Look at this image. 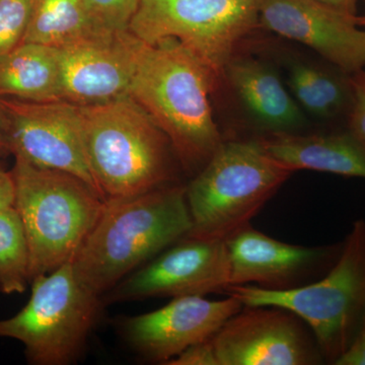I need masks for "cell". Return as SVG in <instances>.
<instances>
[{
    "label": "cell",
    "mask_w": 365,
    "mask_h": 365,
    "mask_svg": "<svg viewBox=\"0 0 365 365\" xmlns=\"http://www.w3.org/2000/svg\"><path fill=\"white\" fill-rule=\"evenodd\" d=\"M356 20L357 25L365 30V14L364 16H357Z\"/></svg>",
    "instance_id": "f1b7e54d"
},
{
    "label": "cell",
    "mask_w": 365,
    "mask_h": 365,
    "mask_svg": "<svg viewBox=\"0 0 365 365\" xmlns=\"http://www.w3.org/2000/svg\"><path fill=\"white\" fill-rule=\"evenodd\" d=\"M31 282L32 294L25 307L0 319V338L23 343L30 364H74L97 324L102 297L78 280L71 262Z\"/></svg>",
    "instance_id": "52a82bcc"
},
{
    "label": "cell",
    "mask_w": 365,
    "mask_h": 365,
    "mask_svg": "<svg viewBox=\"0 0 365 365\" xmlns=\"http://www.w3.org/2000/svg\"><path fill=\"white\" fill-rule=\"evenodd\" d=\"M242 307L232 295L222 300L174 297L160 309L123 319L122 335L144 359L167 364L187 348L210 340Z\"/></svg>",
    "instance_id": "5bb4252c"
},
{
    "label": "cell",
    "mask_w": 365,
    "mask_h": 365,
    "mask_svg": "<svg viewBox=\"0 0 365 365\" xmlns=\"http://www.w3.org/2000/svg\"><path fill=\"white\" fill-rule=\"evenodd\" d=\"M192 230L186 186L168 185L131 197L107 199L71 265L98 297L153 260Z\"/></svg>",
    "instance_id": "7a4b0ae2"
},
{
    "label": "cell",
    "mask_w": 365,
    "mask_h": 365,
    "mask_svg": "<svg viewBox=\"0 0 365 365\" xmlns=\"http://www.w3.org/2000/svg\"><path fill=\"white\" fill-rule=\"evenodd\" d=\"M167 364L218 365V362L210 339L187 348L175 359H170Z\"/></svg>",
    "instance_id": "d4e9b609"
},
{
    "label": "cell",
    "mask_w": 365,
    "mask_h": 365,
    "mask_svg": "<svg viewBox=\"0 0 365 365\" xmlns=\"http://www.w3.org/2000/svg\"><path fill=\"white\" fill-rule=\"evenodd\" d=\"M218 365H312L325 362L313 333L279 307L244 306L211 338Z\"/></svg>",
    "instance_id": "30bf717a"
},
{
    "label": "cell",
    "mask_w": 365,
    "mask_h": 365,
    "mask_svg": "<svg viewBox=\"0 0 365 365\" xmlns=\"http://www.w3.org/2000/svg\"><path fill=\"white\" fill-rule=\"evenodd\" d=\"M113 33L85 0H34L23 42L59 49Z\"/></svg>",
    "instance_id": "d6986e66"
},
{
    "label": "cell",
    "mask_w": 365,
    "mask_h": 365,
    "mask_svg": "<svg viewBox=\"0 0 365 365\" xmlns=\"http://www.w3.org/2000/svg\"><path fill=\"white\" fill-rule=\"evenodd\" d=\"M230 263V285H255L268 290L302 287L325 275L339 257L342 242L334 246L287 244L252 227L225 240Z\"/></svg>",
    "instance_id": "4fadbf2b"
},
{
    "label": "cell",
    "mask_w": 365,
    "mask_h": 365,
    "mask_svg": "<svg viewBox=\"0 0 365 365\" xmlns=\"http://www.w3.org/2000/svg\"><path fill=\"white\" fill-rule=\"evenodd\" d=\"M0 124L6 150L14 157L73 175L100 194L86 160L78 105L0 98Z\"/></svg>",
    "instance_id": "9c48e42d"
},
{
    "label": "cell",
    "mask_w": 365,
    "mask_h": 365,
    "mask_svg": "<svg viewBox=\"0 0 365 365\" xmlns=\"http://www.w3.org/2000/svg\"><path fill=\"white\" fill-rule=\"evenodd\" d=\"M14 204V182L11 172H6L0 165V210Z\"/></svg>",
    "instance_id": "4316f807"
},
{
    "label": "cell",
    "mask_w": 365,
    "mask_h": 365,
    "mask_svg": "<svg viewBox=\"0 0 365 365\" xmlns=\"http://www.w3.org/2000/svg\"><path fill=\"white\" fill-rule=\"evenodd\" d=\"M259 23L281 37L306 45L343 73L365 68V30L357 14L319 0H257Z\"/></svg>",
    "instance_id": "7c38bea8"
},
{
    "label": "cell",
    "mask_w": 365,
    "mask_h": 365,
    "mask_svg": "<svg viewBox=\"0 0 365 365\" xmlns=\"http://www.w3.org/2000/svg\"><path fill=\"white\" fill-rule=\"evenodd\" d=\"M79 109L86 160L105 200L169 185L174 150L133 98L126 95Z\"/></svg>",
    "instance_id": "3957f363"
},
{
    "label": "cell",
    "mask_w": 365,
    "mask_h": 365,
    "mask_svg": "<svg viewBox=\"0 0 365 365\" xmlns=\"http://www.w3.org/2000/svg\"><path fill=\"white\" fill-rule=\"evenodd\" d=\"M335 365H365V314L351 345Z\"/></svg>",
    "instance_id": "484cf974"
},
{
    "label": "cell",
    "mask_w": 365,
    "mask_h": 365,
    "mask_svg": "<svg viewBox=\"0 0 365 365\" xmlns=\"http://www.w3.org/2000/svg\"><path fill=\"white\" fill-rule=\"evenodd\" d=\"M346 14H356L357 0H319Z\"/></svg>",
    "instance_id": "83f0119b"
},
{
    "label": "cell",
    "mask_w": 365,
    "mask_h": 365,
    "mask_svg": "<svg viewBox=\"0 0 365 365\" xmlns=\"http://www.w3.org/2000/svg\"><path fill=\"white\" fill-rule=\"evenodd\" d=\"M217 81L175 38L139 45L128 96L165 134L186 170L200 172L223 141L209 98Z\"/></svg>",
    "instance_id": "6da1fadb"
},
{
    "label": "cell",
    "mask_w": 365,
    "mask_h": 365,
    "mask_svg": "<svg viewBox=\"0 0 365 365\" xmlns=\"http://www.w3.org/2000/svg\"><path fill=\"white\" fill-rule=\"evenodd\" d=\"M34 0H0V56L23 43Z\"/></svg>",
    "instance_id": "7402d4cb"
},
{
    "label": "cell",
    "mask_w": 365,
    "mask_h": 365,
    "mask_svg": "<svg viewBox=\"0 0 365 365\" xmlns=\"http://www.w3.org/2000/svg\"><path fill=\"white\" fill-rule=\"evenodd\" d=\"M288 86L304 111L322 119L349 112L352 102L349 74L340 78L319 67L294 62L288 68Z\"/></svg>",
    "instance_id": "ffe728a7"
},
{
    "label": "cell",
    "mask_w": 365,
    "mask_h": 365,
    "mask_svg": "<svg viewBox=\"0 0 365 365\" xmlns=\"http://www.w3.org/2000/svg\"><path fill=\"white\" fill-rule=\"evenodd\" d=\"M223 76L245 112L266 133L294 132L306 123L302 108L266 62L235 54Z\"/></svg>",
    "instance_id": "2e32d148"
},
{
    "label": "cell",
    "mask_w": 365,
    "mask_h": 365,
    "mask_svg": "<svg viewBox=\"0 0 365 365\" xmlns=\"http://www.w3.org/2000/svg\"><path fill=\"white\" fill-rule=\"evenodd\" d=\"M294 173L258 139L222 141L186 186L192 218L187 237L225 241L250 225Z\"/></svg>",
    "instance_id": "8992f818"
},
{
    "label": "cell",
    "mask_w": 365,
    "mask_h": 365,
    "mask_svg": "<svg viewBox=\"0 0 365 365\" xmlns=\"http://www.w3.org/2000/svg\"><path fill=\"white\" fill-rule=\"evenodd\" d=\"M352 102L348 112V129L365 143V68L349 74Z\"/></svg>",
    "instance_id": "cb8c5ba5"
},
{
    "label": "cell",
    "mask_w": 365,
    "mask_h": 365,
    "mask_svg": "<svg viewBox=\"0 0 365 365\" xmlns=\"http://www.w3.org/2000/svg\"><path fill=\"white\" fill-rule=\"evenodd\" d=\"M0 98L30 102L62 101L58 49L23 42L1 55Z\"/></svg>",
    "instance_id": "ac0fdd59"
},
{
    "label": "cell",
    "mask_w": 365,
    "mask_h": 365,
    "mask_svg": "<svg viewBox=\"0 0 365 365\" xmlns=\"http://www.w3.org/2000/svg\"><path fill=\"white\" fill-rule=\"evenodd\" d=\"M230 263L222 240L186 237L129 274L104 297L109 302L225 292Z\"/></svg>",
    "instance_id": "8fae6325"
},
{
    "label": "cell",
    "mask_w": 365,
    "mask_h": 365,
    "mask_svg": "<svg viewBox=\"0 0 365 365\" xmlns=\"http://www.w3.org/2000/svg\"><path fill=\"white\" fill-rule=\"evenodd\" d=\"M30 282V252L14 206L0 210V292L21 294Z\"/></svg>",
    "instance_id": "44dd1931"
},
{
    "label": "cell",
    "mask_w": 365,
    "mask_h": 365,
    "mask_svg": "<svg viewBox=\"0 0 365 365\" xmlns=\"http://www.w3.org/2000/svg\"><path fill=\"white\" fill-rule=\"evenodd\" d=\"M0 150H6V144H4V134H2L1 124H0Z\"/></svg>",
    "instance_id": "f546056e"
},
{
    "label": "cell",
    "mask_w": 365,
    "mask_h": 365,
    "mask_svg": "<svg viewBox=\"0 0 365 365\" xmlns=\"http://www.w3.org/2000/svg\"><path fill=\"white\" fill-rule=\"evenodd\" d=\"M258 26L257 0H139L128 31L148 44L175 38L220 79Z\"/></svg>",
    "instance_id": "ba28073f"
},
{
    "label": "cell",
    "mask_w": 365,
    "mask_h": 365,
    "mask_svg": "<svg viewBox=\"0 0 365 365\" xmlns=\"http://www.w3.org/2000/svg\"><path fill=\"white\" fill-rule=\"evenodd\" d=\"M140 43L124 31L59 48L61 100L88 106L128 95Z\"/></svg>",
    "instance_id": "9a60e30c"
},
{
    "label": "cell",
    "mask_w": 365,
    "mask_h": 365,
    "mask_svg": "<svg viewBox=\"0 0 365 365\" xmlns=\"http://www.w3.org/2000/svg\"><path fill=\"white\" fill-rule=\"evenodd\" d=\"M14 208L25 228L30 281L73 259L97 222L105 199L79 178L16 157Z\"/></svg>",
    "instance_id": "277c9868"
},
{
    "label": "cell",
    "mask_w": 365,
    "mask_h": 365,
    "mask_svg": "<svg viewBox=\"0 0 365 365\" xmlns=\"http://www.w3.org/2000/svg\"><path fill=\"white\" fill-rule=\"evenodd\" d=\"M269 155L297 172L364 178L365 143L349 129L316 134L273 132L258 139Z\"/></svg>",
    "instance_id": "e0dca14e"
},
{
    "label": "cell",
    "mask_w": 365,
    "mask_h": 365,
    "mask_svg": "<svg viewBox=\"0 0 365 365\" xmlns=\"http://www.w3.org/2000/svg\"><path fill=\"white\" fill-rule=\"evenodd\" d=\"M93 14L110 30L128 31L139 0H85Z\"/></svg>",
    "instance_id": "603a6c76"
},
{
    "label": "cell",
    "mask_w": 365,
    "mask_h": 365,
    "mask_svg": "<svg viewBox=\"0 0 365 365\" xmlns=\"http://www.w3.org/2000/svg\"><path fill=\"white\" fill-rule=\"evenodd\" d=\"M225 294L244 306L279 307L309 327L325 364H335L351 345L365 314V222L353 223L332 268L319 279L287 290L232 285Z\"/></svg>",
    "instance_id": "5b68a950"
}]
</instances>
